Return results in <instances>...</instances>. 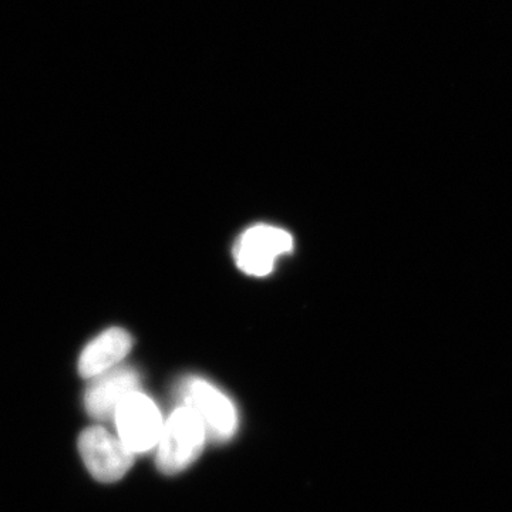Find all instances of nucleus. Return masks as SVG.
<instances>
[{"label": "nucleus", "mask_w": 512, "mask_h": 512, "mask_svg": "<svg viewBox=\"0 0 512 512\" xmlns=\"http://www.w3.org/2000/svg\"><path fill=\"white\" fill-rule=\"evenodd\" d=\"M208 434L200 417L190 407L175 409L165 421L158 440L157 467L167 476L190 467L204 450Z\"/></svg>", "instance_id": "1"}, {"label": "nucleus", "mask_w": 512, "mask_h": 512, "mask_svg": "<svg viewBox=\"0 0 512 512\" xmlns=\"http://www.w3.org/2000/svg\"><path fill=\"white\" fill-rule=\"evenodd\" d=\"M181 399L204 423L208 436L215 441H227L237 433L238 413L231 399L218 387L190 377L180 387Z\"/></svg>", "instance_id": "2"}, {"label": "nucleus", "mask_w": 512, "mask_h": 512, "mask_svg": "<svg viewBox=\"0 0 512 512\" xmlns=\"http://www.w3.org/2000/svg\"><path fill=\"white\" fill-rule=\"evenodd\" d=\"M119 439L134 454L153 450L163 431V419L153 399L138 392L127 396L114 413Z\"/></svg>", "instance_id": "3"}, {"label": "nucleus", "mask_w": 512, "mask_h": 512, "mask_svg": "<svg viewBox=\"0 0 512 512\" xmlns=\"http://www.w3.org/2000/svg\"><path fill=\"white\" fill-rule=\"evenodd\" d=\"M79 450L87 470L101 483L119 481L134 463L133 451L103 427L84 430Z\"/></svg>", "instance_id": "4"}, {"label": "nucleus", "mask_w": 512, "mask_h": 512, "mask_svg": "<svg viewBox=\"0 0 512 512\" xmlns=\"http://www.w3.org/2000/svg\"><path fill=\"white\" fill-rule=\"evenodd\" d=\"M292 249V235L285 229L255 225L238 239L234 249L235 262L245 274L266 276L274 271L278 256L289 254Z\"/></svg>", "instance_id": "5"}, {"label": "nucleus", "mask_w": 512, "mask_h": 512, "mask_svg": "<svg viewBox=\"0 0 512 512\" xmlns=\"http://www.w3.org/2000/svg\"><path fill=\"white\" fill-rule=\"evenodd\" d=\"M138 386H140V376L130 367L111 369L97 376L84 397L87 413L97 420L114 417L120 403L131 393L137 392Z\"/></svg>", "instance_id": "6"}, {"label": "nucleus", "mask_w": 512, "mask_h": 512, "mask_svg": "<svg viewBox=\"0 0 512 512\" xmlns=\"http://www.w3.org/2000/svg\"><path fill=\"white\" fill-rule=\"evenodd\" d=\"M133 339L120 328L100 333L83 350L79 360V372L83 377H97L109 372L128 355Z\"/></svg>", "instance_id": "7"}]
</instances>
